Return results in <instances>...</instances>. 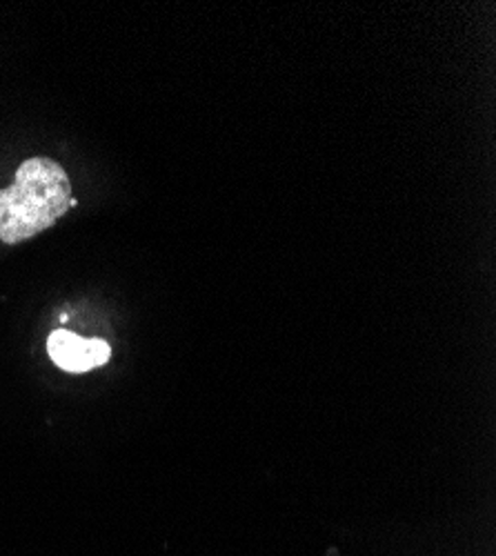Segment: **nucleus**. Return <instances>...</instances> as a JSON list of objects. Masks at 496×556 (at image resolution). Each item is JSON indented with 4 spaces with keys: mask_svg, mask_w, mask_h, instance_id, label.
Instances as JSON below:
<instances>
[{
    "mask_svg": "<svg viewBox=\"0 0 496 556\" xmlns=\"http://www.w3.org/2000/svg\"><path fill=\"white\" fill-rule=\"evenodd\" d=\"M76 199L72 180L54 159H27L16 169V180L0 190V241L18 245L61 220Z\"/></svg>",
    "mask_w": 496,
    "mask_h": 556,
    "instance_id": "nucleus-1",
    "label": "nucleus"
},
{
    "mask_svg": "<svg viewBox=\"0 0 496 556\" xmlns=\"http://www.w3.org/2000/svg\"><path fill=\"white\" fill-rule=\"evenodd\" d=\"M50 358L72 375H82L110 361L112 348L103 339H82L69 330H54L48 339Z\"/></svg>",
    "mask_w": 496,
    "mask_h": 556,
    "instance_id": "nucleus-2",
    "label": "nucleus"
}]
</instances>
